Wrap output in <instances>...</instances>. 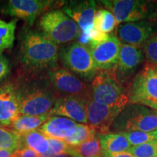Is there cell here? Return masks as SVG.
<instances>
[{
    "label": "cell",
    "instance_id": "6da1fadb",
    "mask_svg": "<svg viewBox=\"0 0 157 157\" xmlns=\"http://www.w3.org/2000/svg\"><path fill=\"white\" fill-rule=\"evenodd\" d=\"M12 83L16 90L21 115L48 114L59 97L47 72L23 71Z\"/></svg>",
    "mask_w": 157,
    "mask_h": 157
},
{
    "label": "cell",
    "instance_id": "7a4b0ae2",
    "mask_svg": "<svg viewBox=\"0 0 157 157\" xmlns=\"http://www.w3.org/2000/svg\"><path fill=\"white\" fill-rule=\"evenodd\" d=\"M58 45L45 37L39 31L25 28L19 36V62L23 71L47 72L58 67Z\"/></svg>",
    "mask_w": 157,
    "mask_h": 157
},
{
    "label": "cell",
    "instance_id": "3957f363",
    "mask_svg": "<svg viewBox=\"0 0 157 157\" xmlns=\"http://www.w3.org/2000/svg\"><path fill=\"white\" fill-rule=\"evenodd\" d=\"M90 99L108 106H127L129 103V93L118 77L117 68L98 71L90 84Z\"/></svg>",
    "mask_w": 157,
    "mask_h": 157
},
{
    "label": "cell",
    "instance_id": "277c9868",
    "mask_svg": "<svg viewBox=\"0 0 157 157\" xmlns=\"http://www.w3.org/2000/svg\"><path fill=\"white\" fill-rule=\"evenodd\" d=\"M38 27L41 34L57 45L74 42L81 31L73 20L60 10L44 14L39 20Z\"/></svg>",
    "mask_w": 157,
    "mask_h": 157
},
{
    "label": "cell",
    "instance_id": "5b68a950",
    "mask_svg": "<svg viewBox=\"0 0 157 157\" xmlns=\"http://www.w3.org/2000/svg\"><path fill=\"white\" fill-rule=\"evenodd\" d=\"M59 60L64 68L85 82H90L97 73L89 47L78 42L65 44L60 50Z\"/></svg>",
    "mask_w": 157,
    "mask_h": 157
},
{
    "label": "cell",
    "instance_id": "8992f818",
    "mask_svg": "<svg viewBox=\"0 0 157 157\" xmlns=\"http://www.w3.org/2000/svg\"><path fill=\"white\" fill-rule=\"evenodd\" d=\"M113 126L119 132H153L157 130V113L148 107L131 104L122 110Z\"/></svg>",
    "mask_w": 157,
    "mask_h": 157
},
{
    "label": "cell",
    "instance_id": "52a82bcc",
    "mask_svg": "<svg viewBox=\"0 0 157 157\" xmlns=\"http://www.w3.org/2000/svg\"><path fill=\"white\" fill-rule=\"evenodd\" d=\"M129 103L157 111V68L147 64L133 78L128 91Z\"/></svg>",
    "mask_w": 157,
    "mask_h": 157
},
{
    "label": "cell",
    "instance_id": "ba28073f",
    "mask_svg": "<svg viewBox=\"0 0 157 157\" xmlns=\"http://www.w3.org/2000/svg\"><path fill=\"white\" fill-rule=\"evenodd\" d=\"M53 89L59 96L90 98V85L64 68L56 67L47 71Z\"/></svg>",
    "mask_w": 157,
    "mask_h": 157
},
{
    "label": "cell",
    "instance_id": "9c48e42d",
    "mask_svg": "<svg viewBox=\"0 0 157 157\" xmlns=\"http://www.w3.org/2000/svg\"><path fill=\"white\" fill-rule=\"evenodd\" d=\"M101 2L115 17L117 25L121 23H132L148 17V4L139 0H105Z\"/></svg>",
    "mask_w": 157,
    "mask_h": 157
},
{
    "label": "cell",
    "instance_id": "30bf717a",
    "mask_svg": "<svg viewBox=\"0 0 157 157\" xmlns=\"http://www.w3.org/2000/svg\"><path fill=\"white\" fill-rule=\"evenodd\" d=\"M55 2L47 0H10L2 8V13L24 21L29 26L52 5Z\"/></svg>",
    "mask_w": 157,
    "mask_h": 157
},
{
    "label": "cell",
    "instance_id": "8fae6325",
    "mask_svg": "<svg viewBox=\"0 0 157 157\" xmlns=\"http://www.w3.org/2000/svg\"><path fill=\"white\" fill-rule=\"evenodd\" d=\"M121 42L114 35H109L106 40L90 45L96 70L109 71L117 68Z\"/></svg>",
    "mask_w": 157,
    "mask_h": 157
},
{
    "label": "cell",
    "instance_id": "7c38bea8",
    "mask_svg": "<svg viewBox=\"0 0 157 157\" xmlns=\"http://www.w3.org/2000/svg\"><path fill=\"white\" fill-rule=\"evenodd\" d=\"M124 109L108 106L90 98L87 103L88 124L95 129L98 135L110 133L111 127Z\"/></svg>",
    "mask_w": 157,
    "mask_h": 157
},
{
    "label": "cell",
    "instance_id": "4fadbf2b",
    "mask_svg": "<svg viewBox=\"0 0 157 157\" xmlns=\"http://www.w3.org/2000/svg\"><path fill=\"white\" fill-rule=\"evenodd\" d=\"M89 99L74 96H59L49 114L68 118L88 124L87 103Z\"/></svg>",
    "mask_w": 157,
    "mask_h": 157
},
{
    "label": "cell",
    "instance_id": "5bb4252c",
    "mask_svg": "<svg viewBox=\"0 0 157 157\" xmlns=\"http://www.w3.org/2000/svg\"><path fill=\"white\" fill-rule=\"evenodd\" d=\"M154 34V25L146 21L123 23L117 30L118 39L120 42L136 47L144 44Z\"/></svg>",
    "mask_w": 157,
    "mask_h": 157
},
{
    "label": "cell",
    "instance_id": "9a60e30c",
    "mask_svg": "<svg viewBox=\"0 0 157 157\" xmlns=\"http://www.w3.org/2000/svg\"><path fill=\"white\" fill-rule=\"evenodd\" d=\"M63 12L78 25L80 30L85 31L94 26L97 7L95 1H70L65 4Z\"/></svg>",
    "mask_w": 157,
    "mask_h": 157
},
{
    "label": "cell",
    "instance_id": "2e32d148",
    "mask_svg": "<svg viewBox=\"0 0 157 157\" xmlns=\"http://www.w3.org/2000/svg\"><path fill=\"white\" fill-rule=\"evenodd\" d=\"M20 113L18 99L13 83L0 87V127H9Z\"/></svg>",
    "mask_w": 157,
    "mask_h": 157
},
{
    "label": "cell",
    "instance_id": "e0dca14e",
    "mask_svg": "<svg viewBox=\"0 0 157 157\" xmlns=\"http://www.w3.org/2000/svg\"><path fill=\"white\" fill-rule=\"evenodd\" d=\"M77 123L68 118L52 116L38 129L47 137L66 140L75 132Z\"/></svg>",
    "mask_w": 157,
    "mask_h": 157
},
{
    "label": "cell",
    "instance_id": "ac0fdd59",
    "mask_svg": "<svg viewBox=\"0 0 157 157\" xmlns=\"http://www.w3.org/2000/svg\"><path fill=\"white\" fill-rule=\"evenodd\" d=\"M143 58V50L138 47L121 44L117 65V72L119 73V79L121 80L124 76H128V74L132 73L142 63Z\"/></svg>",
    "mask_w": 157,
    "mask_h": 157
},
{
    "label": "cell",
    "instance_id": "d6986e66",
    "mask_svg": "<svg viewBox=\"0 0 157 157\" xmlns=\"http://www.w3.org/2000/svg\"><path fill=\"white\" fill-rule=\"evenodd\" d=\"M101 147V156L110 157L113 155L127 151L131 147L127 137L123 133H108L99 135Z\"/></svg>",
    "mask_w": 157,
    "mask_h": 157
},
{
    "label": "cell",
    "instance_id": "ffe728a7",
    "mask_svg": "<svg viewBox=\"0 0 157 157\" xmlns=\"http://www.w3.org/2000/svg\"><path fill=\"white\" fill-rule=\"evenodd\" d=\"M50 117L49 113L40 116L20 115L9 128L18 135H22L38 129Z\"/></svg>",
    "mask_w": 157,
    "mask_h": 157
},
{
    "label": "cell",
    "instance_id": "44dd1931",
    "mask_svg": "<svg viewBox=\"0 0 157 157\" xmlns=\"http://www.w3.org/2000/svg\"><path fill=\"white\" fill-rule=\"evenodd\" d=\"M21 137V148L27 147L36 152L39 156L46 154L50 149L48 137L39 129L25 133Z\"/></svg>",
    "mask_w": 157,
    "mask_h": 157
},
{
    "label": "cell",
    "instance_id": "7402d4cb",
    "mask_svg": "<svg viewBox=\"0 0 157 157\" xmlns=\"http://www.w3.org/2000/svg\"><path fill=\"white\" fill-rule=\"evenodd\" d=\"M17 19L5 22L0 19V55L4 51L13 48L15 39Z\"/></svg>",
    "mask_w": 157,
    "mask_h": 157
},
{
    "label": "cell",
    "instance_id": "603a6c76",
    "mask_svg": "<svg viewBox=\"0 0 157 157\" xmlns=\"http://www.w3.org/2000/svg\"><path fill=\"white\" fill-rule=\"evenodd\" d=\"M98 135L95 129L89 124L77 123L74 135L64 141L70 146L76 147Z\"/></svg>",
    "mask_w": 157,
    "mask_h": 157
},
{
    "label": "cell",
    "instance_id": "cb8c5ba5",
    "mask_svg": "<svg viewBox=\"0 0 157 157\" xmlns=\"http://www.w3.org/2000/svg\"><path fill=\"white\" fill-rule=\"evenodd\" d=\"M117 25L115 17L109 10H98L96 12L94 27L101 32L108 34L112 32Z\"/></svg>",
    "mask_w": 157,
    "mask_h": 157
},
{
    "label": "cell",
    "instance_id": "d4e9b609",
    "mask_svg": "<svg viewBox=\"0 0 157 157\" xmlns=\"http://www.w3.org/2000/svg\"><path fill=\"white\" fill-rule=\"evenodd\" d=\"M20 148V135L10 128L0 127V150L15 152Z\"/></svg>",
    "mask_w": 157,
    "mask_h": 157
},
{
    "label": "cell",
    "instance_id": "484cf974",
    "mask_svg": "<svg viewBox=\"0 0 157 157\" xmlns=\"http://www.w3.org/2000/svg\"><path fill=\"white\" fill-rule=\"evenodd\" d=\"M74 148L82 157H96L101 156V147L99 140V135L92 137L90 140Z\"/></svg>",
    "mask_w": 157,
    "mask_h": 157
},
{
    "label": "cell",
    "instance_id": "4316f807",
    "mask_svg": "<svg viewBox=\"0 0 157 157\" xmlns=\"http://www.w3.org/2000/svg\"><path fill=\"white\" fill-rule=\"evenodd\" d=\"M127 137L131 146H139L152 141L157 140V130L153 132H141V131H135V132H121Z\"/></svg>",
    "mask_w": 157,
    "mask_h": 157
},
{
    "label": "cell",
    "instance_id": "83f0119b",
    "mask_svg": "<svg viewBox=\"0 0 157 157\" xmlns=\"http://www.w3.org/2000/svg\"><path fill=\"white\" fill-rule=\"evenodd\" d=\"M127 151L134 157H157V140L132 146Z\"/></svg>",
    "mask_w": 157,
    "mask_h": 157
},
{
    "label": "cell",
    "instance_id": "f1b7e54d",
    "mask_svg": "<svg viewBox=\"0 0 157 157\" xmlns=\"http://www.w3.org/2000/svg\"><path fill=\"white\" fill-rule=\"evenodd\" d=\"M143 52L148 64L157 66V34L143 44Z\"/></svg>",
    "mask_w": 157,
    "mask_h": 157
},
{
    "label": "cell",
    "instance_id": "f546056e",
    "mask_svg": "<svg viewBox=\"0 0 157 157\" xmlns=\"http://www.w3.org/2000/svg\"><path fill=\"white\" fill-rule=\"evenodd\" d=\"M48 139L49 144H50V149L46 154L40 156V157H52L55 155L68 152V151L69 150L70 146L64 140L51 138V137H48Z\"/></svg>",
    "mask_w": 157,
    "mask_h": 157
},
{
    "label": "cell",
    "instance_id": "4dcf8cb0",
    "mask_svg": "<svg viewBox=\"0 0 157 157\" xmlns=\"http://www.w3.org/2000/svg\"><path fill=\"white\" fill-rule=\"evenodd\" d=\"M10 74V62L2 54L0 55V82H2L8 77Z\"/></svg>",
    "mask_w": 157,
    "mask_h": 157
},
{
    "label": "cell",
    "instance_id": "1f68e13d",
    "mask_svg": "<svg viewBox=\"0 0 157 157\" xmlns=\"http://www.w3.org/2000/svg\"><path fill=\"white\" fill-rule=\"evenodd\" d=\"M11 157H40V156L31 148L23 147L13 152Z\"/></svg>",
    "mask_w": 157,
    "mask_h": 157
},
{
    "label": "cell",
    "instance_id": "d6a6232c",
    "mask_svg": "<svg viewBox=\"0 0 157 157\" xmlns=\"http://www.w3.org/2000/svg\"><path fill=\"white\" fill-rule=\"evenodd\" d=\"M52 157H82V156L78 154V153L77 151H76L74 147L70 146V148L69 150L68 151V152L62 153V154L55 155V156Z\"/></svg>",
    "mask_w": 157,
    "mask_h": 157
},
{
    "label": "cell",
    "instance_id": "836d02e7",
    "mask_svg": "<svg viewBox=\"0 0 157 157\" xmlns=\"http://www.w3.org/2000/svg\"><path fill=\"white\" fill-rule=\"evenodd\" d=\"M110 157H134V156H133L129 152L124 151L122 153H119V154L113 155V156H111Z\"/></svg>",
    "mask_w": 157,
    "mask_h": 157
},
{
    "label": "cell",
    "instance_id": "e575fe53",
    "mask_svg": "<svg viewBox=\"0 0 157 157\" xmlns=\"http://www.w3.org/2000/svg\"><path fill=\"white\" fill-rule=\"evenodd\" d=\"M13 152L0 150V157H11Z\"/></svg>",
    "mask_w": 157,
    "mask_h": 157
},
{
    "label": "cell",
    "instance_id": "d590c367",
    "mask_svg": "<svg viewBox=\"0 0 157 157\" xmlns=\"http://www.w3.org/2000/svg\"><path fill=\"white\" fill-rule=\"evenodd\" d=\"M96 157H103L102 156H96Z\"/></svg>",
    "mask_w": 157,
    "mask_h": 157
},
{
    "label": "cell",
    "instance_id": "8d00e7d4",
    "mask_svg": "<svg viewBox=\"0 0 157 157\" xmlns=\"http://www.w3.org/2000/svg\"><path fill=\"white\" fill-rule=\"evenodd\" d=\"M156 66V68H157V66Z\"/></svg>",
    "mask_w": 157,
    "mask_h": 157
},
{
    "label": "cell",
    "instance_id": "74e56055",
    "mask_svg": "<svg viewBox=\"0 0 157 157\" xmlns=\"http://www.w3.org/2000/svg\"><path fill=\"white\" fill-rule=\"evenodd\" d=\"M156 111V113H157V111Z\"/></svg>",
    "mask_w": 157,
    "mask_h": 157
}]
</instances>
